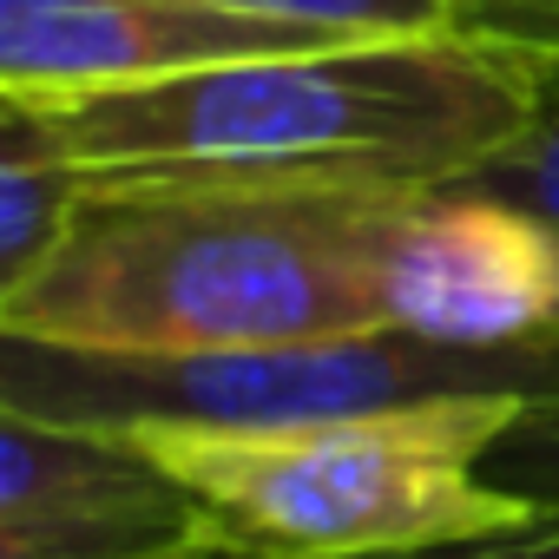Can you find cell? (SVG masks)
I'll list each match as a JSON object with an SVG mask.
<instances>
[{"label": "cell", "mask_w": 559, "mask_h": 559, "mask_svg": "<svg viewBox=\"0 0 559 559\" xmlns=\"http://www.w3.org/2000/svg\"><path fill=\"white\" fill-rule=\"evenodd\" d=\"M448 395H559V336L513 349H461L415 330H362L230 356H80L0 336V408L73 428L257 435Z\"/></svg>", "instance_id": "4"}, {"label": "cell", "mask_w": 559, "mask_h": 559, "mask_svg": "<svg viewBox=\"0 0 559 559\" xmlns=\"http://www.w3.org/2000/svg\"><path fill=\"white\" fill-rule=\"evenodd\" d=\"M395 559H559V507H539L533 520H520L507 533H480V539H454V546H428V552H395Z\"/></svg>", "instance_id": "12"}, {"label": "cell", "mask_w": 559, "mask_h": 559, "mask_svg": "<svg viewBox=\"0 0 559 559\" xmlns=\"http://www.w3.org/2000/svg\"><path fill=\"white\" fill-rule=\"evenodd\" d=\"M382 310L461 349L559 336V237L480 191L402 198L382 230Z\"/></svg>", "instance_id": "6"}, {"label": "cell", "mask_w": 559, "mask_h": 559, "mask_svg": "<svg viewBox=\"0 0 559 559\" xmlns=\"http://www.w3.org/2000/svg\"><path fill=\"white\" fill-rule=\"evenodd\" d=\"M86 191L93 185L53 139L47 112L27 99H0V290L27 284L60 250Z\"/></svg>", "instance_id": "8"}, {"label": "cell", "mask_w": 559, "mask_h": 559, "mask_svg": "<svg viewBox=\"0 0 559 559\" xmlns=\"http://www.w3.org/2000/svg\"><path fill=\"white\" fill-rule=\"evenodd\" d=\"M461 191L500 198V204L526 211L533 224H546L559 237V47H552L546 73H539V99H533L526 126L474 178H461Z\"/></svg>", "instance_id": "10"}, {"label": "cell", "mask_w": 559, "mask_h": 559, "mask_svg": "<svg viewBox=\"0 0 559 559\" xmlns=\"http://www.w3.org/2000/svg\"><path fill=\"white\" fill-rule=\"evenodd\" d=\"M191 559H257V552H243V546H224V539H217V546H204V552H191Z\"/></svg>", "instance_id": "14"}, {"label": "cell", "mask_w": 559, "mask_h": 559, "mask_svg": "<svg viewBox=\"0 0 559 559\" xmlns=\"http://www.w3.org/2000/svg\"><path fill=\"white\" fill-rule=\"evenodd\" d=\"M402 198L86 191L60 250L0 290V336L80 356H230L389 330Z\"/></svg>", "instance_id": "2"}, {"label": "cell", "mask_w": 559, "mask_h": 559, "mask_svg": "<svg viewBox=\"0 0 559 559\" xmlns=\"http://www.w3.org/2000/svg\"><path fill=\"white\" fill-rule=\"evenodd\" d=\"M487 480L513 500H526L533 513L539 507H559V395L546 402H526L513 415V428L493 441L487 454Z\"/></svg>", "instance_id": "11"}, {"label": "cell", "mask_w": 559, "mask_h": 559, "mask_svg": "<svg viewBox=\"0 0 559 559\" xmlns=\"http://www.w3.org/2000/svg\"><path fill=\"white\" fill-rule=\"evenodd\" d=\"M526 395H448L304 428L139 435L211 513L224 546L257 559H395L533 520L526 500L487 480L493 441Z\"/></svg>", "instance_id": "3"}, {"label": "cell", "mask_w": 559, "mask_h": 559, "mask_svg": "<svg viewBox=\"0 0 559 559\" xmlns=\"http://www.w3.org/2000/svg\"><path fill=\"white\" fill-rule=\"evenodd\" d=\"M546 60L500 34L330 40L40 112L93 191L428 198L526 126Z\"/></svg>", "instance_id": "1"}, {"label": "cell", "mask_w": 559, "mask_h": 559, "mask_svg": "<svg viewBox=\"0 0 559 559\" xmlns=\"http://www.w3.org/2000/svg\"><path fill=\"white\" fill-rule=\"evenodd\" d=\"M230 14L304 27L323 40H395V34H474L467 0H211Z\"/></svg>", "instance_id": "9"}, {"label": "cell", "mask_w": 559, "mask_h": 559, "mask_svg": "<svg viewBox=\"0 0 559 559\" xmlns=\"http://www.w3.org/2000/svg\"><path fill=\"white\" fill-rule=\"evenodd\" d=\"M297 47L330 40L211 0H0V99L60 106Z\"/></svg>", "instance_id": "7"}, {"label": "cell", "mask_w": 559, "mask_h": 559, "mask_svg": "<svg viewBox=\"0 0 559 559\" xmlns=\"http://www.w3.org/2000/svg\"><path fill=\"white\" fill-rule=\"evenodd\" d=\"M467 8H474V34L559 47V0H467Z\"/></svg>", "instance_id": "13"}, {"label": "cell", "mask_w": 559, "mask_h": 559, "mask_svg": "<svg viewBox=\"0 0 559 559\" xmlns=\"http://www.w3.org/2000/svg\"><path fill=\"white\" fill-rule=\"evenodd\" d=\"M217 546L204 500L119 428L0 408V559H191Z\"/></svg>", "instance_id": "5"}]
</instances>
